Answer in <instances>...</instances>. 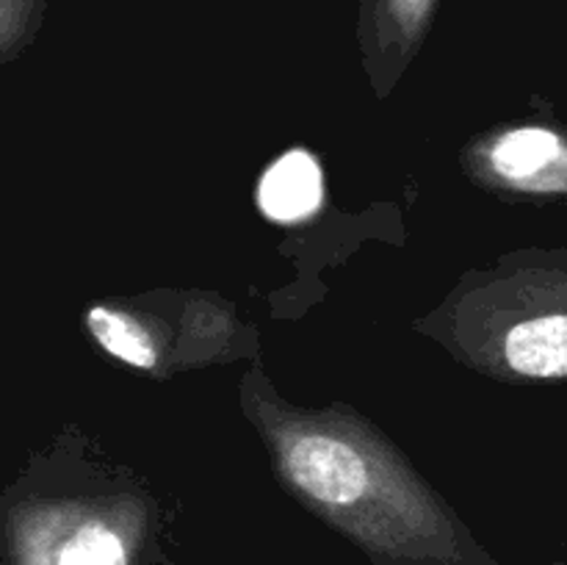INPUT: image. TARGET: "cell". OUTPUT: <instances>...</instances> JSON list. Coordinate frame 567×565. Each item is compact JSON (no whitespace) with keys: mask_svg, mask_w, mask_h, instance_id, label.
Listing matches in <instances>:
<instances>
[{"mask_svg":"<svg viewBox=\"0 0 567 565\" xmlns=\"http://www.w3.org/2000/svg\"><path fill=\"white\" fill-rule=\"evenodd\" d=\"M86 325L100 347L109 355L120 358L122 363L136 366V369H153L155 366V343L144 327H138L131 316L116 314V310L97 308L89 310Z\"/></svg>","mask_w":567,"mask_h":565,"instance_id":"6","label":"cell"},{"mask_svg":"<svg viewBox=\"0 0 567 565\" xmlns=\"http://www.w3.org/2000/svg\"><path fill=\"white\" fill-rule=\"evenodd\" d=\"M324 199L321 166L308 150H291L266 170L258 186V205L271 222L293 225L316 214Z\"/></svg>","mask_w":567,"mask_h":565,"instance_id":"3","label":"cell"},{"mask_svg":"<svg viewBox=\"0 0 567 565\" xmlns=\"http://www.w3.org/2000/svg\"><path fill=\"white\" fill-rule=\"evenodd\" d=\"M504 358L524 377H567V316L515 325L504 341Z\"/></svg>","mask_w":567,"mask_h":565,"instance_id":"4","label":"cell"},{"mask_svg":"<svg viewBox=\"0 0 567 565\" xmlns=\"http://www.w3.org/2000/svg\"><path fill=\"white\" fill-rule=\"evenodd\" d=\"M371 22L396 42H413L430 20L437 0H365Z\"/></svg>","mask_w":567,"mask_h":565,"instance_id":"7","label":"cell"},{"mask_svg":"<svg viewBox=\"0 0 567 565\" xmlns=\"http://www.w3.org/2000/svg\"><path fill=\"white\" fill-rule=\"evenodd\" d=\"M42 0H0V55L14 50L37 22Z\"/></svg>","mask_w":567,"mask_h":565,"instance_id":"8","label":"cell"},{"mask_svg":"<svg viewBox=\"0 0 567 565\" xmlns=\"http://www.w3.org/2000/svg\"><path fill=\"white\" fill-rule=\"evenodd\" d=\"M563 138L546 127H518L504 133L493 147V170L518 186H537V177L546 175L563 158Z\"/></svg>","mask_w":567,"mask_h":565,"instance_id":"5","label":"cell"},{"mask_svg":"<svg viewBox=\"0 0 567 565\" xmlns=\"http://www.w3.org/2000/svg\"><path fill=\"white\" fill-rule=\"evenodd\" d=\"M286 469L293 485L321 507L354 510L371 487L358 449L330 435H302L288 446Z\"/></svg>","mask_w":567,"mask_h":565,"instance_id":"1","label":"cell"},{"mask_svg":"<svg viewBox=\"0 0 567 565\" xmlns=\"http://www.w3.org/2000/svg\"><path fill=\"white\" fill-rule=\"evenodd\" d=\"M20 565H133L131 546L111 524L97 518L75 521L61 532L20 541Z\"/></svg>","mask_w":567,"mask_h":565,"instance_id":"2","label":"cell"}]
</instances>
